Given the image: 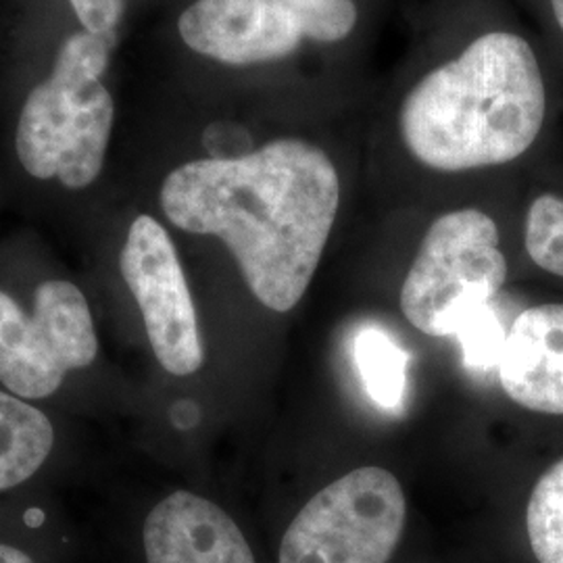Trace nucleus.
Here are the masks:
<instances>
[{"instance_id":"obj_1","label":"nucleus","mask_w":563,"mask_h":563,"mask_svg":"<svg viewBox=\"0 0 563 563\" xmlns=\"http://www.w3.org/2000/svg\"><path fill=\"white\" fill-rule=\"evenodd\" d=\"M339 202L334 163L299 139L181 163L159 190L165 220L181 232L220 239L253 297L276 313L295 309L307 292Z\"/></svg>"},{"instance_id":"obj_2","label":"nucleus","mask_w":563,"mask_h":563,"mask_svg":"<svg viewBox=\"0 0 563 563\" xmlns=\"http://www.w3.org/2000/svg\"><path fill=\"white\" fill-rule=\"evenodd\" d=\"M543 74L518 34L490 32L430 71L402 102L409 153L439 172L514 162L543 128Z\"/></svg>"},{"instance_id":"obj_3","label":"nucleus","mask_w":563,"mask_h":563,"mask_svg":"<svg viewBox=\"0 0 563 563\" xmlns=\"http://www.w3.org/2000/svg\"><path fill=\"white\" fill-rule=\"evenodd\" d=\"M118 36L74 32L51 74L36 84L15 125V157L32 180L81 192L101 178L115 128V101L102 76Z\"/></svg>"},{"instance_id":"obj_4","label":"nucleus","mask_w":563,"mask_h":563,"mask_svg":"<svg viewBox=\"0 0 563 563\" xmlns=\"http://www.w3.org/2000/svg\"><path fill=\"white\" fill-rule=\"evenodd\" d=\"M101 355L90 299L78 282L44 278L27 299L0 286V386L23 401H53Z\"/></svg>"},{"instance_id":"obj_5","label":"nucleus","mask_w":563,"mask_h":563,"mask_svg":"<svg viewBox=\"0 0 563 563\" xmlns=\"http://www.w3.org/2000/svg\"><path fill=\"white\" fill-rule=\"evenodd\" d=\"M401 484L360 467L328 484L288 526L280 563H388L405 528Z\"/></svg>"},{"instance_id":"obj_6","label":"nucleus","mask_w":563,"mask_h":563,"mask_svg":"<svg viewBox=\"0 0 563 563\" xmlns=\"http://www.w3.org/2000/svg\"><path fill=\"white\" fill-rule=\"evenodd\" d=\"M507 278L499 228L478 209L444 213L426 232L401 286L405 318L434 336L444 313L462 302L493 301Z\"/></svg>"},{"instance_id":"obj_7","label":"nucleus","mask_w":563,"mask_h":563,"mask_svg":"<svg viewBox=\"0 0 563 563\" xmlns=\"http://www.w3.org/2000/svg\"><path fill=\"white\" fill-rule=\"evenodd\" d=\"M118 265L162 369L176 378L197 374L205 363L199 313L167 228L153 216H136Z\"/></svg>"},{"instance_id":"obj_8","label":"nucleus","mask_w":563,"mask_h":563,"mask_svg":"<svg viewBox=\"0 0 563 563\" xmlns=\"http://www.w3.org/2000/svg\"><path fill=\"white\" fill-rule=\"evenodd\" d=\"M146 563H255L239 523L192 490H174L142 526Z\"/></svg>"},{"instance_id":"obj_9","label":"nucleus","mask_w":563,"mask_h":563,"mask_svg":"<svg viewBox=\"0 0 563 563\" xmlns=\"http://www.w3.org/2000/svg\"><path fill=\"white\" fill-rule=\"evenodd\" d=\"M499 380L530 411L563 416V305L522 311L507 332Z\"/></svg>"},{"instance_id":"obj_10","label":"nucleus","mask_w":563,"mask_h":563,"mask_svg":"<svg viewBox=\"0 0 563 563\" xmlns=\"http://www.w3.org/2000/svg\"><path fill=\"white\" fill-rule=\"evenodd\" d=\"M57 443L55 418L0 386V493L32 483L53 462Z\"/></svg>"},{"instance_id":"obj_11","label":"nucleus","mask_w":563,"mask_h":563,"mask_svg":"<svg viewBox=\"0 0 563 563\" xmlns=\"http://www.w3.org/2000/svg\"><path fill=\"white\" fill-rule=\"evenodd\" d=\"M434 336H455L467 369L490 372L501 365L507 332L490 301L462 302L449 309L437 323Z\"/></svg>"},{"instance_id":"obj_12","label":"nucleus","mask_w":563,"mask_h":563,"mask_svg":"<svg viewBox=\"0 0 563 563\" xmlns=\"http://www.w3.org/2000/svg\"><path fill=\"white\" fill-rule=\"evenodd\" d=\"M355 363L372 401L397 409L407 386V355L378 328H365L355 339Z\"/></svg>"},{"instance_id":"obj_13","label":"nucleus","mask_w":563,"mask_h":563,"mask_svg":"<svg viewBox=\"0 0 563 563\" xmlns=\"http://www.w3.org/2000/svg\"><path fill=\"white\" fill-rule=\"evenodd\" d=\"M276 20L286 23L302 38L339 42L346 38L357 23L353 0H257Z\"/></svg>"},{"instance_id":"obj_14","label":"nucleus","mask_w":563,"mask_h":563,"mask_svg":"<svg viewBox=\"0 0 563 563\" xmlns=\"http://www.w3.org/2000/svg\"><path fill=\"white\" fill-rule=\"evenodd\" d=\"M526 528L539 562L563 563V460L547 470L534 486Z\"/></svg>"},{"instance_id":"obj_15","label":"nucleus","mask_w":563,"mask_h":563,"mask_svg":"<svg viewBox=\"0 0 563 563\" xmlns=\"http://www.w3.org/2000/svg\"><path fill=\"white\" fill-rule=\"evenodd\" d=\"M526 251L541 269L563 278V199L543 195L526 218Z\"/></svg>"},{"instance_id":"obj_16","label":"nucleus","mask_w":563,"mask_h":563,"mask_svg":"<svg viewBox=\"0 0 563 563\" xmlns=\"http://www.w3.org/2000/svg\"><path fill=\"white\" fill-rule=\"evenodd\" d=\"M80 21L81 30L118 36L125 0H67Z\"/></svg>"},{"instance_id":"obj_17","label":"nucleus","mask_w":563,"mask_h":563,"mask_svg":"<svg viewBox=\"0 0 563 563\" xmlns=\"http://www.w3.org/2000/svg\"><path fill=\"white\" fill-rule=\"evenodd\" d=\"M0 563H38L27 551L9 543H0Z\"/></svg>"},{"instance_id":"obj_18","label":"nucleus","mask_w":563,"mask_h":563,"mask_svg":"<svg viewBox=\"0 0 563 563\" xmlns=\"http://www.w3.org/2000/svg\"><path fill=\"white\" fill-rule=\"evenodd\" d=\"M551 7H553V13H555V20L560 23L563 32V0H551Z\"/></svg>"}]
</instances>
